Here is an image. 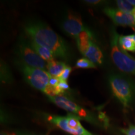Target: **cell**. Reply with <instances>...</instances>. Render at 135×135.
<instances>
[{"instance_id":"1","label":"cell","mask_w":135,"mask_h":135,"mask_svg":"<svg viewBox=\"0 0 135 135\" xmlns=\"http://www.w3.org/2000/svg\"><path fill=\"white\" fill-rule=\"evenodd\" d=\"M23 29L30 40L48 49L55 58L64 60L70 58V51L66 43L48 25L40 21H31L27 22Z\"/></svg>"},{"instance_id":"2","label":"cell","mask_w":135,"mask_h":135,"mask_svg":"<svg viewBox=\"0 0 135 135\" xmlns=\"http://www.w3.org/2000/svg\"><path fill=\"white\" fill-rule=\"evenodd\" d=\"M108 81L113 96L125 108L135 100V82L131 78L122 74L111 73Z\"/></svg>"},{"instance_id":"3","label":"cell","mask_w":135,"mask_h":135,"mask_svg":"<svg viewBox=\"0 0 135 135\" xmlns=\"http://www.w3.org/2000/svg\"><path fill=\"white\" fill-rule=\"evenodd\" d=\"M119 37L116 30L112 29L110 40L111 58L121 71L135 76V58L119 46Z\"/></svg>"},{"instance_id":"4","label":"cell","mask_w":135,"mask_h":135,"mask_svg":"<svg viewBox=\"0 0 135 135\" xmlns=\"http://www.w3.org/2000/svg\"><path fill=\"white\" fill-rule=\"evenodd\" d=\"M16 63L26 81L32 87L44 92L52 76L45 70L32 68L20 60Z\"/></svg>"},{"instance_id":"5","label":"cell","mask_w":135,"mask_h":135,"mask_svg":"<svg viewBox=\"0 0 135 135\" xmlns=\"http://www.w3.org/2000/svg\"><path fill=\"white\" fill-rule=\"evenodd\" d=\"M16 52L20 61L26 65L35 68L45 70L47 68L46 61L41 58L36 53L31 44L28 37H20L16 44Z\"/></svg>"},{"instance_id":"6","label":"cell","mask_w":135,"mask_h":135,"mask_svg":"<svg viewBox=\"0 0 135 135\" xmlns=\"http://www.w3.org/2000/svg\"><path fill=\"white\" fill-rule=\"evenodd\" d=\"M79 118L74 114L69 113L66 117L49 115L47 119L65 132L73 135H93L81 125Z\"/></svg>"},{"instance_id":"7","label":"cell","mask_w":135,"mask_h":135,"mask_svg":"<svg viewBox=\"0 0 135 135\" xmlns=\"http://www.w3.org/2000/svg\"><path fill=\"white\" fill-rule=\"evenodd\" d=\"M49 99L53 103L61 108L65 109L71 114L76 116L81 119H84L89 122H94L93 118L91 116L88 111L77 104L76 103L70 100L63 96L58 97H48Z\"/></svg>"},{"instance_id":"8","label":"cell","mask_w":135,"mask_h":135,"mask_svg":"<svg viewBox=\"0 0 135 135\" xmlns=\"http://www.w3.org/2000/svg\"><path fill=\"white\" fill-rule=\"evenodd\" d=\"M62 29L69 36L76 40L81 32L87 30L83 23L81 18L75 13H68L62 22Z\"/></svg>"},{"instance_id":"9","label":"cell","mask_w":135,"mask_h":135,"mask_svg":"<svg viewBox=\"0 0 135 135\" xmlns=\"http://www.w3.org/2000/svg\"><path fill=\"white\" fill-rule=\"evenodd\" d=\"M103 11L115 25L129 26L135 32V19L132 14L124 13L118 9L112 8H104Z\"/></svg>"},{"instance_id":"10","label":"cell","mask_w":135,"mask_h":135,"mask_svg":"<svg viewBox=\"0 0 135 135\" xmlns=\"http://www.w3.org/2000/svg\"><path fill=\"white\" fill-rule=\"evenodd\" d=\"M84 56L94 64L101 65L103 63V55L100 48L94 43L93 40L90 42Z\"/></svg>"},{"instance_id":"11","label":"cell","mask_w":135,"mask_h":135,"mask_svg":"<svg viewBox=\"0 0 135 135\" xmlns=\"http://www.w3.org/2000/svg\"><path fill=\"white\" fill-rule=\"evenodd\" d=\"M76 40L78 48L80 53L84 55L88 48L90 42L93 40V34L87 29L85 31L81 32Z\"/></svg>"},{"instance_id":"12","label":"cell","mask_w":135,"mask_h":135,"mask_svg":"<svg viewBox=\"0 0 135 135\" xmlns=\"http://www.w3.org/2000/svg\"><path fill=\"white\" fill-rule=\"evenodd\" d=\"M68 66L65 63L60 61L53 60L47 63L48 72L52 76L59 78L62 75Z\"/></svg>"},{"instance_id":"13","label":"cell","mask_w":135,"mask_h":135,"mask_svg":"<svg viewBox=\"0 0 135 135\" xmlns=\"http://www.w3.org/2000/svg\"><path fill=\"white\" fill-rule=\"evenodd\" d=\"M28 40H29L30 43L31 44L32 47L35 49V50L36 51V53L38 54V55L40 56L41 58H43L44 60L46 61L47 62H49L50 61L55 60V56H54L53 53H52L50 50L45 48V47L40 46L38 44H37L35 43V42L32 41V40H30L29 38H28Z\"/></svg>"},{"instance_id":"14","label":"cell","mask_w":135,"mask_h":135,"mask_svg":"<svg viewBox=\"0 0 135 135\" xmlns=\"http://www.w3.org/2000/svg\"><path fill=\"white\" fill-rule=\"evenodd\" d=\"M118 43L119 46L124 50L135 52V42L128 36H119Z\"/></svg>"},{"instance_id":"15","label":"cell","mask_w":135,"mask_h":135,"mask_svg":"<svg viewBox=\"0 0 135 135\" xmlns=\"http://www.w3.org/2000/svg\"><path fill=\"white\" fill-rule=\"evenodd\" d=\"M116 3L117 4L118 9L124 13L132 14L133 10L135 8V7L132 6L128 1H125V0H118L116 1Z\"/></svg>"},{"instance_id":"16","label":"cell","mask_w":135,"mask_h":135,"mask_svg":"<svg viewBox=\"0 0 135 135\" xmlns=\"http://www.w3.org/2000/svg\"><path fill=\"white\" fill-rule=\"evenodd\" d=\"M76 67L78 68L83 69H96L97 66L95 64L91 61L90 60L86 58H83L77 61L76 63Z\"/></svg>"},{"instance_id":"17","label":"cell","mask_w":135,"mask_h":135,"mask_svg":"<svg viewBox=\"0 0 135 135\" xmlns=\"http://www.w3.org/2000/svg\"><path fill=\"white\" fill-rule=\"evenodd\" d=\"M72 68L70 66H68L64 71L62 75L58 78L60 81H67L68 79L69 76H70Z\"/></svg>"},{"instance_id":"18","label":"cell","mask_w":135,"mask_h":135,"mask_svg":"<svg viewBox=\"0 0 135 135\" xmlns=\"http://www.w3.org/2000/svg\"><path fill=\"white\" fill-rule=\"evenodd\" d=\"M123 133L125 135H135V125H129L127 129H121Z\"/></svg>"},{"instance_id":"19","label":"cell","mask_w":135,"mask_h":135,"mask_svg":"<svg viewBox=\"0 0 135 135\" xmlns=\"http://www.w3.org/2000/svg\"><path fill=\"white\" fill-rule=\"evenodd\" d=\"M59 83H60V80L58 78L51 76L50 78V81H49V84L52 86H57L58 85Z\"/></svg>"},{"instance_id":"20","label":"cell","mask_w":135,"mask_h":135,"mask_svg":"<svg viewBox=\"0 0 135 135\" xmlns=\"http://www.w3.org/2000/svg\"><path fill=\"white\" fill-rule=\"evenodd\" d=\"M11 134L12 135H37L35 134H33V133L22 132V131H16V132L15 133H11Z\"/></svg>"},{"instance_id":"21","label":"cell","mask_w":135,"mask_h":135,"mask_svg":"<svg viewBox=\"0 0 135 135\" xmlns=\"http://www.w3.org/2000/svg\"><path fill=\"white\" fill-rule=\"evenodd\" d=\"M84 1L88 3H89V4H97L101 2V1H99V0H87V1Z\"/></svg>"},{"instance_id":"22","label":"cell","mask_w":135,"mask_h":135,"mask_svg":"<svg viewBox=\"0 0 135 135\" xmlns=\"http://www.w3.org/2000/svg\"><path fill=\"white\" fill-rule=\"evenodd\" d=\"M128 1L129 2L130 4L132 5V6L135 7V0H128Z\"/></svg>"},{"instance_id":"23","label":"cell","mask_w":135,"mask_h":135,"mask_svg":"<svg viewBox=\"0 0 135 135\" xmlns=\"http://www.w3.org/2000/svg\"><path fill=\"white\" fill-rule=\"evenodd\" d=\"M128 37L129 38H130L131 40H132L133 41H134L135 42V35H129L128 36Z\"/></svg>"},{"instance_id":"24","label":"cell","mask_w":135,"mask_h":135,"mask_svg":"<svg viewBox=\"0 0 135 135\" xmlns=\"http://www.w3.org/2000/svg\"><path fill=\"white\" fill-rule=\"evenodd\" d=\"M0 135H12V134H11V133L5 132V131H1Z\"/></svg>"},{"instance_id":"25","label":"cell","mask_w":135,"mask_h":135,"mask_svg":"<svg viewBox=\"0 0 135 135\" xmlns=\"http://www.w3.org/2000/svg\"><path fill=\"white\" fill-rule=\"evenodd\" d=\"M132 15H133V16H134V19H135V8L134 9V10H133V13H132Z\"/></svg>"}]
</instances>
